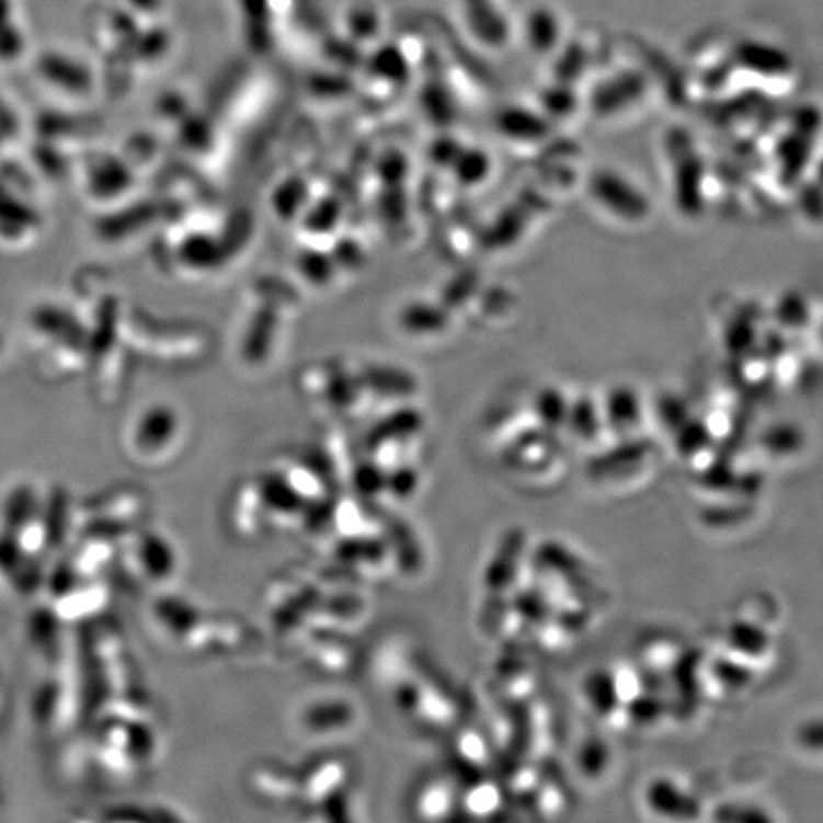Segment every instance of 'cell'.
Wrapping results in <instances>:
<instances>
[{"label":"cell","mask_w":823,"mask_h":823,"mask_svg":"<svg viewBox=\"0 0 823 823\" xmlns=\"http://www.w3.org/2000/svg\"><path fill=\"white\" fill-rule=\"evenodd\" d=\"M644 799L652 812L671 820H698L701 814L698 799L667 778L650 781Z\"/></svg>","instance_id":"1"},{"label":"cell","mask_w":823,"mask_h":823,"mask_svg":"<svg viewBox=\"0 0 823 823\" xmlns=\"http://www.w3.org/2000/svg\"><path fill=\"white\" fill-rule=\"evenodd\" d=\"M583 696L590 704L591 709L613 727L626 724V704L619 698L613 671H591L583 681Z\"/></svg>","instance_id":"2"},{"label":"cell","mask_w":823,"mask_h":823,"mask_svg":"<svg viewBox=\"0 0 823 823\" xmlns=\"http://www.w3.org/2000/svg\"><path fill=\"white\" fill-rule=\"evenodd\" d=\"M0 582L20 593H30L41 585L37 559L25 553L8 536L0 539Z\"/></svg>","instance_id":"3"},{"label":"cell","mask_w":823,"mask_h":823,"mask_svg":"<svg viewBox=\"0 0 823 823\" xmlns=\"http://www.w3.org/2000/svg\"><path fill=\"white\" fill-rule=\"evenodd\" d=\"M724 641H727L729 652L751 663L765 660L773 650L770 631L765 626L747 618H738L730 621Z\"/></svg>","instance_id":"4"},{"label":"cell","mask_w":823,"mask_h":823,"mask_svg":"<svg viewBox=\"0 0 823 823\" xmlns=\"http://www.w3.org/2000/svg\"><path fill=\"white\" fill-rule=\"evenodd\" d=\"M707 675L713 681V685L724 693H742L750 688L751 683L757 677L753 663L732 652L715 658L713 662L707 665Z\"/></svg>","instance_id":"5"},{"label":"cell","mask_w":823,"mask_h":823,"mask_svg":"<svg viewBox=\"0 0 823 823\" xmlns=\"http://www.w3.org/2000/svg\"><path fill=\"white\" fill-rule=\"evenodd\" d=\"M30 639L33 647L41 652V656L64 658L66 650V639H64V619L59 618L56 610L48 606L46 610H41L37 616L30 619Z\"/></svg>","instance_id":"6"},{"label":"cell","mask_w":823,"mask_h":823,"mask_svg":"<svg viewBox=\"0 0 823 823\" xmlns=\"http://www.w3.org/2000/svg\"><path fill=\"white\" fill-rule=\"evenodd\" d=\"M627 721L637 727H652L665 715V700L660 690L644 688L639 696L626 704Z\"/></svg>","instance_id":"7"},{"label":"cell","mask_w":823,"mask_h":823,"mask_svg":"<svg viewBox=\"0 0 823 823\" xmlns=\"http://www.w3.org/2000/svg\"><path fill=\"white\" fill-rule=\"evenodd\" d=\"M610 766V747L598 738H591L583 743L578 753V770L590 778L597 780Z\"/></svg>","instance_id":"8"},{"label":"cell","mask_w":823,"mask_h":823,"mask_svg":"<svg viewBox=\"0 0 823 823\" xmlns=\"http://www.w3.org/2000/svg\"><path fill=\"white\" fill-rule=\"evenodd\" d=\"M43 71L48 79L58 82L61 87L79 88L84 81V73L77 64H71V59L64 56H50L43 59Z\"/></svg>","instance_id":"9"},{"label":"cell","mask_w":823,"mask_h":823,"mask_svg":"<svg viewBox=\"0 0 823 823\" xmlns=\"http://www.w3.org/2000/svg\"><path fill=\"white\" fill-rule=\"evenodd\" d=\"M795 742L799 743L802 750L823 753V717L802 722L795 732Z\"/></svg>","instance_id":"10"},{"label":"cell","mask_w":823,"mask_h":823,"mask_svg":"<svg viewBox=\"0 0 823 823\" xmlns=\"http://www.w3.org/2000/svg\"><path fill=\"white\" fill-rule=\"evenodd\" d=\"M23 50V37L18 25L8 22L0 25V58H18Z\"/></svg>","instance_id":"11"},{"label":"cell","mask_w":823,"mask_h":823,"mask_svg":"<svg viewBox=\"0 0 823 823\" xmlns=\"http://www.w3.org/2000/svg\"><path fill=\"white\" fill-rule=\"evenodd\" d=\"M717 818L721 822H766V820H770V818L766 816L765 812L753 809V807H742V804L722 807Z\"/></svg>","instance_id":"12"},{"label":"cell","mask_w":823,"mask_h":823,"mask_svg":"<svg viewBox=\"0 0 823 823\" xmlns=\"http://www.w3.org/2000/svg\"><path fill=\"white\" fill-rule=\"evenodd\" d=\"M765 446L773 454H778V456H789V454H795L797 450H801L802 443L801 438H799V435H797L795 431L789 433V437H784L781 431H776V433H770V435L766 437Z\"/></svg>","instance_id":"13"},{"label":"cell","mask_w":823,"mask_h":823,"mask_svg":"<svg viewBox=\"0 0 823 823\" xmlns=\"http://www.w3.org/2000/svg\"><path fill=\"white\" fill-rule=\"evenodd\" d=\"M10 15H12V2L0 0V25L10 22Z\"/></svg>","instance_id":"14"}]
</instances>
